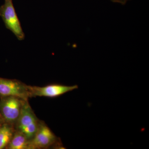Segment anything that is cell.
Returning <instances> with one entry per match:
<instances>
[{"instance_id": "9", "label": "cell", "mask_w": 149, "mask_h": 149, "mask_svg": "<svg viewBox=\"0 0 149 149\" xmlns=\"http://www.w3.org/2000/svg\"><path fill=\"white\" fill-rule=\"evenodd\" d=\"M110 1L114 3H118L121 4L125 5L128 1H130V0H110Z\"/></svg>"}, {"instance_id": "8", "label": "cell", "mask_w": 149, "mask_h": 149, "mask_svg": "<svg viewBox=\"0 0 149 149\" xmlns=\"http://www.w3.org/2000/svg\"><path fill=\"white\" fill-rule=\"evenodd\" d=\"M14 126L5 123L0 128V149H5L10 143L15 131Z\"/></svg>"}, {"instance_id": "7", "label": "cell", "mask_w": 149, "mask_h": 149, "mask_svg": "<svg viewBox=\"0 0 149 149\" xmlns=\"http://www.w3.org/2000/svg\"><path fill=\"white\" fill-rule=\"evenodd\" d=\"M5 149H30L29 141L24 134L15 130L11 140Z\"/></svg>"}, {"instance_id": "11", "label": "cell", "mask_w": 149, "mask_h": 149, "mask_svg": "<svg viewBox=\"0 0 149 149\" xmlns=\"http://www.w3.org/2000/svg\"><path fill=\"white\" fill-rule=\"evenodd\" d=\"M0 128H1V126H0Z\"/></svg>"}, {"instance_id": "6", "label": "cell", "mask_w": 149, "mask_h": 149, "mask_svg": "<svg viewBox=\"0 0 149 149\" xmlns=\"http://www.w3.org/2000/svg\"><path fill=\"white\" fill-rule=\"evenodd\" d=\"M78 88V85H76L68 86L62 84H54L45 87L29 85L30 98L37 97L55 98Z\"/></svg>"}, {"instance_id": "4", "label": "cell", "mask_w": 149, "mask_h": 149, "mask_svg": "<svg viewBox=\"0 0 149 149\" xmlns=\"http://www.w3.org/2000/svg\"><path fill=\"white\" fill-rule=\"evenodd\" d=\"M0 16L6 27L9 29L19 41L24 40L25 35L14 7L13 0H5L0 7Z\"/></svg>"}, {"instance_id": "3", "label": "cell", "mask_w": 149, "mask_h": 149, "mask_svg": "<svg viewBox=\"0 0 149 149\" xmlns=\"http://www.w3.org/2000/svg\"><path fill=\"white\" fill-rule=\"evenodd\" d=\"M25 100L15 96L0 97V114L5 123L15 127Z\"/></svg>"}, {"instance_id": "10", "label": "cell", "mask_w": 149, "mask_h": 149, "mask_svg": "<svg viewBox=\"0 0 149 149\" xmlns=\"http://www.w3.org/2000/svg\"><path fill=\"white\" fill-rule=\"evenodd\" d=\"M5 123V122L2 116L0 114V126H2V125H3Z\"/></svg>"}, {"instance_id": "1", "label": "cell", "mask_w": 149, "mask_h": 149, "mask_svg": "<svg viewBox=\"0 0 149 149\" xmlns=\"http://www.w3.org/2000/svg\"><path fill=\"white\" fill-rule=\"evenodd\" d=\"M40 121L29 105L28 100H25L15 128L24 134L30 141L35 136Z\"/></svg>"}, {"instance_id": "5", "label": "cell", "mask_w": 149, "mask_h": 149, "mask_svg": "<svg viewBox=\"0 0 149 149\" xmlns=\"http://www.w3.org/2000/svg\"><path fill=\"white\" fill-rule=\"evenodd\" d=\"M15 96L28 100L30 98L29 85L16 79L0 77V97Z\"/></svg>"}, {"instance_id": "2", "label": "cell", "mask_w": 149, "mask_h": 149, "mask_svg": "<svg viewBox=\"0 0 149 149\" xmlns=\"http://www.w3.org/2000/svg\"><path fill=\"white\" fill-rule=\"evenodd\" d=\"M55 146L63 148L58 138L43 121H40L38 129L32 140L29 141L30 149L48 148Z\"/></svg>"}]
</instances>
